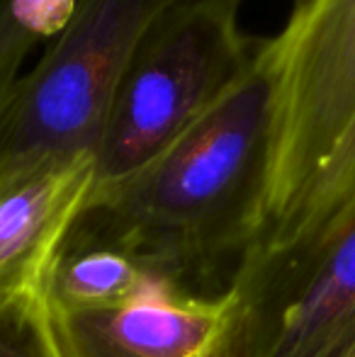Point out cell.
Listing matches in <instances>:
<instances>
[{
	"label": "cell",
	"mask_w": 355,
	"mask_h": 357,
	"mask_svg": "<svg viewBox=\"0 0 355 357\" xmlns=\"http://www.w3.org/2000/svg\"><path fill=\"white\" fill-rule=\"evenodd\" d=\"M275 93L266 39L248 73L183 137L122 183L90 192L66 243L122 250L199 294L229 289L266 216Z\"/></svg>",
	"instance_id": "1"
},
{
	"label": "cell",
	"mask_w": 355,
	"mask_h": 357,
	"mask_svg": "<svg viewBox=\"0 0 355 357\" xmlns=\"http://www.w3.org/2000/svg\"><path fill=\"white\" fill-rule=\"evenodd\" d=\"M243 0H178L139 42L95 151V185L122 183L202 119L256 63L266 39Z\"/></svg>",
	"instance_id": "2"
},
{
	"label": "cell",
	"mask_w": 355,
	"mask_h": 357,
	"mask_svg": "<svg viewBox=\"0 0 355 357\" xmlns=\"http://www.w3.org/2000/svg\"><path fill=\"white\" fill-rule=\"evenodd\" d=\"M178 0H76L52 47L20 73L0 112V185L95 158L114 95L151 24Z\"/></svg>",
	"instance_id": "3"
},
{
	"label": "cell",
	"mask_w": 355,
	"mask_h": 357,
	"mask_svg": "<svg viewBox=\"0 0 355 357\" xmlns=\"http://www.w3.org/2000/svg\"><path fill=\"white\" fill-rule=\"evenodd\" d=\"M275 151L261 231L234 280L263 265L312 199L355 122V0L297 3L275 37ZM232 280V282H234Z\"/></svg>",
	"instance_id": "4"
},
{
	"label": "cell",
	"mask_w": 355,
	"mask_h": 357,
	"mask_svg": "<svg viewBox=\"0 0 355 357\" xmlns=\"http://www.w3.org/2000/svg\"><path fill=\"white\" fill-rule=\"evenodd\" d=\"M52 321L63 357H241L243 309L234 287L199 294L149 275L117 304H52Z\"/></svg>",
	"instance_id": "5"
},
{
	"label": "cell",
	"mask_w": 355,
	"mask_h": 357,
	"mask_svg": "<svg viewBox=\"0 0 355 357\" xmlns=\"http://www.w3.org/2000/svg\"><path fill=\"white\" fill-rule=\"evenodd\" d=\"M95 185V158L44 165L0 185V289L56 265Z\"/></svg>",
	"instance_id": "6"
},
{
	"label": "cell",
	"mask_w": 355,
	"mask_h": 357,
	"mask_svg": "<svg viewBox=\"0 0 355 357\" xmlns=\"http://www.w3.org/2000/svg\"><path fill=\"white\" fill-rule=\"evenodd\" d=\"M151 273L122 250L63 243L52 273L49 301L56 306H109L132 296Z\"/></svg>",
	"instance_id": "7"
},
{
	"label": "cell",
	"mask_w": 355,
	"mask_h": 357,
	"mask_svg": "<svg viewBox=\"0 0 355 357\" xmlns=\"http://www.w3.org/2000/svg\"><path fill=\"white\" fill-rule=\"evenodd\" d=\"M353 197H355V122L351 132H348V137L343 139L341 149L333 155L331 165L324 173L322 183L314 190L312 199L307 202L304 212L299 214V219L294 221L289 234L285 236L280 248L263 265H258L256 270L239 278V282L234 280V284L241 291H251L256 287H261V282H268L275 273H280L285 265L292 263L317 238L319 231L331 221V216L346 202H351Z\"/></svg>",
	"instance_id": "8"
},
{
	"label": "cell",
	"mask_w": 355,
	"mask_h": 357,
	"mask_svg": "<svg viewBox=\"0 0 355 357\" xmlns=\"http://www.w3.org/2000/svg\"><path fill=\"white\" fill-rule=\"evenodd\" d=\"M54 268L0 289V357H63L49 304Z\"/></svg>",
	"instance_id": "9"
},
{
	"label": "cell",
	"mask_w": 355,
	"mask_h": 357,
	"mask_svg": "<svg viewBox=\"0 0 355 357\" xmlns=\"http://www.w3.org/2000/svg\"><path fill=\"white\" fill-rule=\"evenodd\" d=\"M42 39L47 34L20 13L15 0H0V112L22 73L24 59Z\"/></svg>",
	"instance_id": "10"
},
{
	"label": "cell",
	"mask_w": 355,
	"mask_h": 357,
	"mask_svg": "<svg viewBox=\"0 0 355 357\" xmlns=\"http://www.w3.org/2000/svg\"><path fill=\"white\" fill-rule=\"evenodd\" d=\"M341 357H355V340H353L351 345H348L346 350H343V355H341Z\"/></svg>",
	"instance_id": "11"
},
{
	"label": "cell",
	"mask_w": 355,
	"mask_h": 357,
	"mask_svg": "<svg viewBox=\"0 0 355 357\" xmlns=\"http://www.w3.org/2000/svg\"><path fill=\"white\" fill-rule=\"evenodd\" d=\"M297 3H304V0H294V5H297Z\"/></svg>",
	"instance_id": "12"
}]
</instances>
